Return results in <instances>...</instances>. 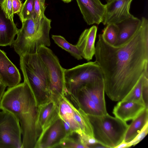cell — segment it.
Wrapping results in <instances>:
<instances>
[{"label": "cell", "instance_id": "cell-1", "mask_svg": "<svg viewBox=\"0 0 148 148\" xmlns=\"http://www.w3.org/2000/svg\"><path fill=\"white\" fill-rule=\"evenodd\" d=\"M95 61L101 70L105 91L114 101L123 100L143 75L148 76V21L145 17L132 37L123 44L111 45L101 34L95 46Z\"/></svg>", "mask_w": 148, "mask_h": 148}, {"label": "cell", "instance_id": "cell-2", "mask_svg": "<svg viewBox=\"0 0 148 148\" xmlns=\"http://www.w3.org/2000/svg\"><path fill=\"white\" fill-rule=\"evenodd\" d=\"M1 110L12 114L19 122L21 129L22 148H34L42 131L38 118V107L27 82L10 87L2 98Z\"/></svg>", "mask_w": 148, "mask_h": 148}, {"label": "cell", "instance_id": "cell-3", "mask_svg": "<svg viewBox=\"0 0 148 148\" xmlns=\"http://www.w3.org/2000/svg\"><path fill=\"white\" fill-rule=\"evenodd\" d=\"M51 22V20L45 15L39 20L32 17L22 22V27L18 29L17 38L12 45L20 57L25 54L37 53L42 46H50Z\"/></svg>", "mask_w": 148, "mask_h": 148}, {"label": "cell", "instance_id": "cell-4", "mask_svg": "<svg viewBox=\"0 0 148 148\" xmlns=\"http://www.w3.org/2000/svg\"><path fill=\"white\" fill-rule=\"evenodd\" d=\"M20 64L24 80L30 87L37 106L49 101L51 97L47 72L37 53L21 56Z\"/></svg>", "mask_w": 148, "mask_h": 148}, {"label": "cell", "instance_id": "cell-5", "mask_svg": "<svg viewBox=\"0 0 148 148\" xmlns=\"http://www.w3.org/2000/svg\"><path fill=\"white\" fill-rule=\"evenodd\" d=\"M93 136L99 143L107 148H115L123 140L128 127L126 122L108 113L101 115L87 114Z\"/></svg>", "mask_w": 148, "mask_h": 148}, {"label": "cell", "instance_id": "cell-6", "mask_svg": "<svg viewBox=\"0 0 148 148\" xmlns=\"http://www.w3.org/2000/svg\"><path fill=\"white\" fill-rule=\"evenodd\" d=\"M37 53L43 62L47 72L51 99L57 102L65 92L64 69L60 64L57 57L47 47L41 46Z\"/></svg>", "mask_w": 148, "mask_h": 148}, {"label": "cell", "instance_id": "cell-7", "mask_svg": "<svg viewBox=\"0 0 148 148\" xmlns=\"http://www.w3.org/2000/svg\"><path fill=\"white\" fill-rule=\"evenodd\" d=\"M64 75L65 92L72 94L84 84L103 79L101 70L95 61L64 69Z\"/></svg>", "mask_w": 148, "mask_h": 148}, {"label": "cell", "instance_id": "cell-8", "mask_svg": "<svg viewBox=\"0 0 148 148\" xmlns=\"http://www.w3.org/2000/svg\"><path fill=\"white\" fill-rule=\"evenodd\" d=\"M0 110V148H22L20 123L10 112Z\"/></svg>", "mask_w": 148, "mask_h": 148}, {"label": "cell", "instance_id": "cell-9", "mask_svg": "<svg viewBox=\"0 0 148 148\" xmlns=\"http://www.w3.org/2000/svg\"><path fill=\"white\" fill-rule=\"evenodd\" d=\"M66 136L62 121L59 116L42 130L34 148H57Z\"/></svg>", "mask_w": 148, "mask_h": 148}, {"label": "cell", "instance_id": "cell-10", "mask_svg": "<svg viewBox=\"0 0 148 148\" xmlns=\"http://www.w3.org/2000/svg\"><path fill=\"white\" fill-rule=\"evenodd\" d=\"M133 0H106L105 11L102 23L104 25L118 24L134 16L130 12Z\"/></svg>", "mask_w": 148, "mask_h": 148}, {"label": "cell", "instance_id": "cell-11", "mask_svg": "<svg viewBox=\"0 0 148 148\" xmlns=\"http://www.w3.org/2000/svg\"><path fill=\"white\" fill-rule=\"evenodd\" d=\"M83 18L88 25H99L103 20L105 5L100 0H76Z\"/></svg>", "mask_w": 148, "mask_h": 148}, {"label": "cell", "instance_id": "cell-12", "mask_svg": "<svg viewBox=\"0 0 148 148\" xmlns=\"http://www.w3.org/2000/svg\"><path fill=\"white\" fill-rule=\"evenodd\" d=\"M0 77L1 82L8 87L18 84L21 79L19 70L0 49Z\"/></svg>", "mask_w": 148, "mask_h": 148}, {"label": "cell", "instance_id": "cell-13", "mask_svg": "<svg viewBox=\"0 0 148 148\" xmlns=\"http://www.w3.org/2000/svg\"><path fill=\"white\" fill-rule=\"evenodd\" d=\"M97 29L95 25L85 29L80 35L76 45L82 57L88 61L92 59L95 54Z\"/></svg>", "mask_w": 148, "mask_h": 148}, {"label": "cell", "instance_id": "cell-14", "mask_svg": "<svg viewBox=\"0 0 148 148\" xmlns=\"http://www.w3.org/2000/svg\"><path fill=\"white\" fill-rule=\"evenodd\" d=\"M79 89L83 91L104 114L108 113L105 98V91L103 79L84 84Z\"/></svg>", "mask_w": 148, "mask_h": 148}, {"label": "cell", "instance_id": "cell-15", "mask_svg": "<svg viewBox=\"0 0 148 148\" xmlns=\"http://www.w3.org/2000/svg\"><path fill=\"white\" fill-rule=\"evenodd\" d=\"M145 108L140 103L121 100L114 107L112 113L115 117L126 122L136 118Z\"/></svg>", "mask_w": 148, "mask_h": 148}, {"label": "cell", "instance_id": "cell-16", "mask_svg": "<svg viewBox=\"0 0 148 148\" xmlns=\"http://www.w3.org/2000/svg\"><path fill=\"white\" fill-rule=\"evenodd\" d=\"M18 30L14 20L6 17L0 4V46L12 45Z\"/></svg>", "mask_w": 148, "mask_h": 148}, {"label": "cell", "instance_id": "cell-17", "mask_svg": "<svg viewBox=\"0 0 148 148\" xmlns=\"http://www.w3.org/2000/svg\"><path fill=\"white\" fill-rule=\"evenodd\" d=\"M141 20L133 16L117 24L119 27L118 37L114 46H120L128 41L140 27Z\"/></svg>", "mask_w": 148, "mask_h": 148}, {"label": "cell", "instance_id": "cell-18", "mask_svg": "<svg viewBox=\"0 0 148 148\" xmlns=\"http://www.w3.org/2000/svg\"><path fill=\"white\" fill-rule=\"evenodd\" d=\"M38 107L39 121L42 130L59 117L57 103L52 99Z\"/></svg>", "mask_w": 148, "mask_h": 148}, {"label": "cell", "instance_id": "cell-19", "mask_svg": "<svg viewBox=\"0 0 148 148\" xmlns=\"http://www.w3.org/2000/svg\"><path fill=\"white\" fill-rule=\"evenodd\" d=\"M57 104L60 118L69 122L73 127L75 133H81L82 131L74 118L73 112L70 105L69 100L64 95H63L59 99Z\"/></svg>", "mask_w": 148, "mask_h": 148}, {"label": "cell", "instance_id": "cell-20", "mask_svg": "<svg viewBox=\"0 0 148 148\" xmlns=\"http://www.w3.org/2000/svg\"><path fill=\"white\" fill-rule=\"evenodd\" d=\"M125 132L124 140L128 142L133 139L148 122V108H145L132 120Z\"/></svg>", "mask_w": 148, "mask_h": 148}, {"label": "cell", "instance_id": "cell-21", "mask_svg": "<svg viewBox=\"0 0 148 148\" xmlns=\"http://www.w3.org/2000/svg\"><path fill=\"white\" fill-rule=\"evenodd\" d=\"M70 104L73 110L74 118L82 132L93 137L92 128L87 114L81 108L75 107L70 101Z\"/></svg>", "mask_w": 148, "mask_h": 148}, {"label": "cell", "instance_id": "cell-22", "mask_svg": "<svg viewBox=\"0 0 148 148\" xmlns=\"http://www.w3.org/2000/svg\"><path fill=\"white\" fill-rule=\"evenodd\" d=\"M51 37L56 44L69 53L75 58L78 60L82 59L80 51L76 45L70 43L64 37L60 35H52Z\"/></svg>", "mask_w": 148, "mask_h": 148}, {"label": "cell", "instance_id": "cell-23", "mask_svg": "<svg viewBox=\"0 0 148 148\" xmlns=\"http://www.w3.org/2000/svg\"><path fill=\"white\" fill-rule=\"evenodd\" d=\"M145 76H148L143 75L130 92L122 100L140 103L145 105L142 95L143 82Z\"/></svg>", "mask_w": 148, "mask_h": 148}, {"label": "cell", "instance_id": "cell-24", "mask_svg": "<svg viewBox=\"0 0 148 148\" xmlns=\"http://www.w3.org/2000/svg\"><path fill=\"white\" fill-rule=\"evenodd\" d=\"M118 31L119 27L117 24H108L103 30L101 35L108 43L114 46L117 40Z\"/></svg>", "mask_w": 148, "mask_h": 148}, {"label": "cell", "instance_id": "cell-25", "mask_svg": "<svg viewBox=\"0 0 148 148\" xmlns=\"http://www.w3.org/2000/svg\"><path fill=\"white\" fill-rule=\"evenodd\" d=\"M57 148H87L82 143L76 133L66 136Z\"/></svg>", "mask_w": 148, "mask_h": 148}, {"label": "cell", "instance_id": "cell-26", "mask_svg": "<svg viewBox=\"0 0 148 148\" xmlns=\"http://www.w3.org/2000/svg\"><path fill=\"white\" fill-rule=\"evenodd\" d=\"M34 10V0H25L22 4L21 11L18 14L20 20L23 21L32 17Z\"/></svg>", "mask_w": 148, "mask_h": 148}, {"label": "cell", "instance_id": "cell-27", "mask_svg": "<svg viewBox=\"0 0 148 148\" xmlns=\"http://www.w3.org/2000/svg\"><path fill=\"white\" fill-rule=\"evenodd\" d=\"M45 0H34V10L32 17L36 20L42 18L45 15Z\"/></svg>", "mask_w": 148, "mask_h": 148}, {"label": "cell", "instance_id": "cell-28", "mask_svg": "<svg viewBox=\"0 0 148 148\" xmlns=\"http://www.w3.org/2000/svg\"><path fill=\"white\" fill-rule=\"evenodd\" d=\"M1 8L4 12L6 17L13 20L12 0H4L1 4Z\"/></svg>", "mask_w": 148, "mask_h": 148}, {"label": "cell", "instance_id": "cell-29", "mask_svg": "<svg viewBox=\"0 0 148 148\" xmlns=\"http://www.w3.org/2000/svg\"><path fill=\"white\" fill-rule=\"evenodd\" d=\"M77 134L82 143L87 147V148H89L90 146L92 145L99 143L94 137L86 134L82 132Z\"/></svg>", "mask_w": 148, "mask_h": 148}, {"label": "cell", "instance_id": "cell-30", "mask_svg": "<svg viewBox=\"0 0 148 148\" xmlns=\"http://www.w3.org/2000/svg\"><path fill=\"white\" fill-rule=\"evenodd\" d=\"M148 133V122H147L136 136L132 140L128 141L131 146H135L141 141Z\"/></svg>", "mask_w": 148, "mask_h": 148}, {"label": "cell", "instance_id": "cell-31", "mask_svg": "<svg viewBox=\"0 0 148 148\" xmlns=\"http://www.w3.org/2000/svg\"><path fill=\"white\" fill-rule=\"evenodd\" d=\"M142 95L145 106L148 108V76H145L144 77Z\"/></svg>", "mask_w": 148, "mask_h": 148}, {"label": "cell", "instance_id": "cell-32", "mask_svg": "<svg viewBox=\"0 0 148 148\" xmlns=\"http://www.w3.org/2000/svg\"><path fill=\"white\" fill-rule=\"evenodd\" d=\"M12 3L14 14H18L22 5L21 0H12Z\"/></svg>", "mask_w": 148, "mask_h": 148}, {"label": "cell", "instance_id": "cell-33", "mask_svg": "<svg viewBox=\"0 0 148 148\" xmlns=\"http://www.w3.org/2000/svg\"><path fill=\"white\" fill-rule=\"evenodd\" d=\"M6 86L1 82H0V106L3 96L5 91Z\"/></svg>", "mask_w": 148, "mask_h": 148}, {"label": "cell", "instance_id": "cell-34", "mask_svg": "<svg viewBox=\"0 0 148 148\" xmlns=\"http://www.w3.org/2000/svg\"><path fill=\"white\" fill-rule=\"evenodd\" d=\"M131 147L128 142H125L123 140L115 148H127Z\"/></svg>", "mask_w": 148, "mask_h": 148}, {"label": "cell", "instance_id": "cell-35", "mask_svg": "<svg viewBox=\"0 0 148 148\" xmlns=\"http://www.w3.org/2000/svg\"><path fill=\"white\" fill-rule=\"evenodd\" d=\"M62 1H63L64 2L66 3H69V2H70L72 0H62Z\"/></svg>", "mask_w": 148, "mask_h": 148}, {"label": "cell", "instance_id": "cell-36", "mask_svg": "<svg viewBox=\"0 0 148 148\" xmlns=\"http://www.w3.org/2000/svg\"><path fill=\"white\" fill-rule=\"evenodd\" d=\"M4 0H0V4L1 5L2 3Z\"/></svg>", "mask_w": 148, "mask_h": 148}, {"label": "cell", "instance_id": "cell-37", "mask_svg": "<svg viewBox=\"0 0 148 148\" xmlns=\"http://www.w3.org/2000/svg\"><path fill=\"white\" fill-rule=\"evenodd\" d=\"M0 82H1V80L0 77Z\"/></svg>", "mask_w": 148, "mask_h": 148}, {"label": "cell", "instance_id": "cell-38", "mask_svg": "<svg viewBox=\"0 0 148 148\" xmlns=\"http://www.w3.org/2000/svg\"></svg>", "mask_w": 148, "mask_h": 148}]
</instances>
